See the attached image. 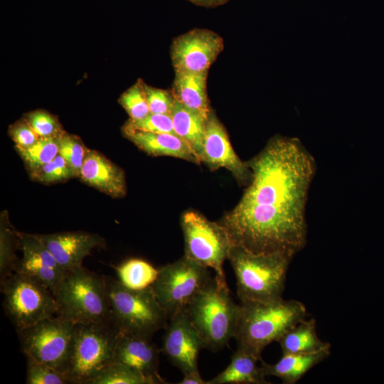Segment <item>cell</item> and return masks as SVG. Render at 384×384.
I'll use <instances>...</instances> for the list:
<instances>
[{
    "label": "cell",
    "mask_w": 384,
    "mask_h": 384,
    "mask_svg": "<svg viewBox=\"0 0 384 384\" xmlns=\"http://www.w3.org/2000/svg\"><path fill=\"white\" fill-rule=\"evenodd\" d=\"M246 162L251 181L218 222L234 245L294 256L307 242L306 207L316 171L314 157L299 139L277 134Z\"/></svg>",
    "instance_id": "1"
},
{
    "label": "cell",
    "mask_w": 384,
    "mask_h": 384,
    "mask_svg": "<svg viewBox=\"0 0 384 384\" xmlns=\"http://www.w3.org/2000/svg\"><path fill=\"white\" fill-rule=\"evenodd\" d=\"M307 316L299 301L282 297L270 302L240 303V312L234 338L237 348L259 358L266 346L279 340Z\"/></svg>",
    "instance_id": "2"
},
{
    "label": "cell",
    "mask_w": 384,
    "mask_h": 384,
    "mask_svg": "<svg viewBox=\"0 0 384 384\" xmlns=\"http://www.w3.org/2000/svg\"><path fill=\"white\" fill-rule=\"evenodd\" d=\"M293 255L284 252L257 253L234 245L228 260L240 302H270L282 298Z\"/></svg>",
    "instance_id": "3"
},
{
    "label": "cell",
    "mask_w": 384,
    "mask_h": 384,
    "mask_svg": "<svg viewBox=\"0 0 384 384\" xmlns=\"http://www.w3.org/2000/svg\"><path fill=\"white\" fill-rule=\"evenodd\" d=\"M185 311L206 348L217 351L234 338L240 304L233 299L227 284L214 277L194 297Z\"/></svg>",
    "instance_id": "4"
},
{
    "label": "cell",
    "mask_w": 384,
    "mask_h": 384,
    "mask_svg": "<svg viewBox=\"0 0 384 384\" xmlns=\"http://www.w3.org/2000/svg\"><path fill=\"white\" fill-rule=\"evenodd\" d=\"M54 296L57 317L74 324L112 322L105 277L83 267L68 272Z\"/></svg>",
    "instance_id": "5"
},
{
    "label": "cell",
    "mask_w": 384,
    "mask_h": 384,
    "mask_svg": "<svg viewBox=\"0 0 384 384\" xmlns=\"http://www.w3.org/2000/svg\"><path fill=\"white\" fill-rule=\"evenodd\" d=\"M105 277L112 321L120 332L151 338L155 332L165 329L168 315L156 300L151 287L134 290L124 286L118 279Z\"/></svg>",
    "instance_id": "6"
},
{
    "label": "cell",
    "mask_w": 384,
    "mask_h": 384,
    "mask_svg": "<svg viewBox=\"0 0 384 384\" xmlns=\"http://www.w3.org/2000/svg\"><path fill=\"white\" fill-rule=\"evenodd\" d=\"M112 322L75 324L67 377L70 383L89 384L114 362L120 335Z\"/></svg>",
    "instance_id": "7"
},
{
    "label": "cell",
    "mask_w": 384,
    "mask_h": 384,
    "mask_svg": "<svg viewBox=\"0 0 384 384\" xmlns=\"http://www.w3.org/2000/svg\"><path fill=\"white\" fill-rule=\"evenodd\" d=\"M180 223L184 239V256L215 271V277L227 284L223 270L234 245L226 229L194 210L185 211Z\"/></svg>",
    "instance_id": "8"
},
{
    "label": "cell",
    "mask_w": 384,
    "mask_h": 384,
    "mask_svg": "<svg viewBox=\"0 0 384 384\" xmlns=\"http://www.w3.org/2000/svg\"><path fill=\"white\" fill-rule=\"evenodd\" d=\"M5 314L16 331L55 316L56 301L41 282L26 274L14 272L1 284Z\"/></svg>",
    "instance_id": "9"
},
{
    "label": "cell",
    "mask_w": 384,
    "mask_h": 384,
    "mask_svg": "<svg viewBox=\"0 0 384 384\" xmlns=\"http://www.w3.org/2000/svg\"><path fill=\"white\" fill-rule=\"evenodd\" d=\"M75 326L70 321L53 316L17 331L21 350L26 357L46 364L66 375Z\"/></svg>",
    "instance_id": "10"
},
{
    "label": "cell",
    "mask_w": 384,
    "mask_h": 384,
    "mask_svg": "<svg viewBox=\"0 0 384 384\" xmlns=\"http://www.w3.org/2000/svg\"><path fill=\"white\" fill-rule=\"evenodd\" d=\"M212 278L208 268L186 256L159 269L151 290L168 317L184 311Z\"/></svg>",
    "instance_id": "11"
},
{
    "label": "cell",
    "mask_w": 384,
    "mask_h": 384,
    "mask_svg": "<svg viewBox=\"0 0 384 384\" xmlns=\"http://www.w3.org/2000/svg\"><path fill=\"white\" fill-rule=\"evenodd\" d=\"M224 49L223 38L205 28H194L174 38L170 54L175 72H208Z\"/></svg>",
    "instance_id": "12"
},
{
    "label": "cell",
    "mask_w": 384,
    "mask_h": 384,
    "mask_svg": "<svg viewBox=\"0 0 384 384\" xmlns=\"http://www.w3.org/2000/svg\"><path fill=\"white\" fill-rule=\"evenodd\" d=\"M164 329L161 352L183 374L199 372L198 355L206 346L186 311L169 318Z\"/></svg>",
    "instance_id": "13"
},
{
    "label": "cell",
    "mask_w": 384,
    "mask_h": 384,
    "mask_svg": "<svg viewBox=\"0 0 384 384\" xmlns=\"http://www.w3.org/2000/svg\"><path fill=\"white\" fill-rule=\"evenodd\" d=\"M201 161L210 170L225 168L240 185L247 186L251 181L250 169L235 153L224 126L213 112L206 121Z\"/></svg>",
    "instance_id": "14"
},
{
    "label": "cell",
    "mask_w": 384,
    "mask_h": 384,
    "mask_svg": "<svg viewBox=\"0 0 384 384\" xmlns=\"http://www.w3.org/2000/svg\"><path fill=\"white\" fill-rule=\"evenodd\" d=\"M17 234L18 248L22 251L23 256L18 259L14 272L26 274L37 279L55 294L68 272L59 265L36 234Z\"/></svg>",
    "instance_id": "15"
},
{
    "label": "cell",
    "mask_w": 384,
    "mask_h": 384,
    "mask_svg": "<svg viewBox=\"0 0 384 384\" xmlns=\"http://www.w3.org/2000/svg\"><path fill=\"white\" fill-rule=\"evenodd\" d=\"M36 235L66 272L82 267L84 258L91 250L104 245L98 235L83 231Z\"/></svg>",
    "instance_id": "16"
},
{
    "label": "cell",
    "mask_w": 384,
    "mask_h": 384,
    "mask_svg": "<svg viewBox=\"0 0 384 384\" xmlns=\"http://www.w3.org/2000/svg\"><path fill=\"white\" fill-rule=\"evenodd\" d=\"M161 349L151 338L120 333L114 354V362L123 363L147 376L166 382L159 373Z\"/></svg>",
    "instance_id": "17"
},
{
    "label": "cell",
    "mask_w": 384,
    "mask_h": 384,
    "mask_svg": "<svg viewBox=\"0 0 384 384\" xmlns=\"http://www.w3.org/2000/svg\"><path fill=\"white\" fill-rule=\"evenodd\" d=\"M79 177L87 184L114 198L126 193L123 170L100 153L87 149Z\"/></svg>",
    "instance_id": "18"
},
{
    "label": "cell",
    "mask_w": 384,
    "mask_h": 384,
    "mask_svg": "<svg viewBox=\"0 0 384 384\" xmlns=\"http://www.w3.org/2000/svg\"><path fill=\"white\" fill-rule=\"evenodd\" d=\"M122 130L129 141L148 154L171 156L201 164L189 145L176 134L148 132L124 127Z\"/></svg>",
    "instance_id": "19"
},
{
    "label": "cell",
    "mask_w": 384,
    "mask_h": 384,
    "mask_svg": "<svg viewBox=\"0 0 384 384\" xmlns=\"http://www.w3.org/2000/svg\"><path fill=\"white\" fill-rule=\"evenodd\" d=\"M208 72H175L171 92L174 99L186 108L206 118L212 112L208 98Z\"/></svg>",
    "instance_id": "20"
},
{
    "label": "cell",
    "mask_w": 384,
    "mask_h": 384,
    "mask_svg": "<svg viewBox=\"0 0 384 384\" xmlns=\"http://www.w3.org/2000/svg\"><path fill=\"white\" fill-rule=\"evenodd\" d=\"M259 358L237 348L229 365L219 374L207 380L206 384H267L262 367L257 365Z\"/></svg>",
    "instance_id": "21"
},
{
    "label": "cell",
    "mask_w": 384,
    "mask_h": 384,
    "mask_svg": "<svg viewBox=\"0 0 384 384\" xmlns=\"http://www.w3.org/2000/svg\"><path fill=\"white\" fill-rule=\"evenodd\" d=\"M331 353V348L309 354H282L274 364L261 361V366L266 376H275L284 384H295L308 371L321 363Z\"/></svg>",
    "instance_id": "22"
},
{
    "label": "cell",
    "mask_w": 384,
    "mask_h": 384,
    "mask_svg": "<svg viewBox=\"0 0 384 384\" xmlns=\"http://www.w3.org/2000/svg\"><path fill=\"white\" fill-rule=\"evenodd\" d=\"M282 354H309L331 348V344L320 339L316 333L314 319L297 324L279 340Z\"/></svg>",
    "instance_id": "23"
},
{
    "label": "cell",
    "mask_w": 384,
    "mask_h": 384,
    "mask_svg": "<svg viewBox=\"0 0 384 384\" xmlns=\"http://www.w3.org/2000/svg\"><path fill=\"white\" fill-rule=\"evenodd\" d=\"M171 117L175 134L189 145L201 161L208 119L183 106L176 100Z\"/></svg>",
    "instance_id": "24"
},
{
    "label": "cell",
    "mask_w": 384,
    "mask_h": 384,
    "mask_svg": "<svg viewBox=\"0 0 384 384\" xmlns=\"http://www.w3.org/2000/svg\"><path fill=\"white\" fill-rule=\"evenodd\" d=\"M118 280L126 287L142 290L150 287L157 278L159 269L142 259L127 260L116 267Z\"/></svg>",
    "instance_id": "25"
},
{
    "label": "cell",
    "mask_w": 384,
    "mask_h": 384,
    "mask_svg": "<svg viewBox=\"0 0 384 384\" xmlns=\"http://www.w3.org/2000/svg\"><path fill=\"white\" fill-rule=\"evenodd\" d=\"M161 380L118 362H113L97 375L89 384H161Z\"/></svg>",
    "instance_id": "26"
},
{
    "label": "cell",
    "mask_w": 384,
    "mask_h": 384,
    "mask_svg": "<svg viewBox=\"0 0 384 384\" xmlns=\"http://www.w3.org/2000/svg\"><path fill=\"white\" fill-rule=\"evenodd\" d=\"M58 137H39L34 144L28 147L16 146L30 171L41 168L58 154Z\"/></svg>",
    "instance_id": "27"
},
{
    "label": "cell",
    "mask_w": 384,
    "mask_h": 384,
    "mask_svg": "<svg viewBox=\"0 0 384 384\" xmlns=\"http://www.w3.org/2000/svg\"><path fill=\"white\" fill-rule=\"evenodd\" d=\"M144 82L142 80L139 79L124 92L119 99V104L129 116V119H142L150 113Z\"/></svg>",
    "instance_id": "28"
},
{
    "label": "cell",
    "mask_w": 384,
    "mask_h": 384,
    "mask_svg": "<svg viewBox=\"0 0 384 384\" xmlns=\"http://www.w3.org/2000/svg\"><path fill=\"white\" fill-rule=\"evenodd\" d=\"M58 154L70 166L76 176H79L87 149L76 136L65 132L58 137Z\"/></svg>",
    "instance_id": "29"
},
{
    "label": "cell",
    "mask_w": 384,
    "mask_h": 384,
    "mask_svg": "<svg viewBox=\"0 0 384 384\" xmlns=\"http://www.w3.org/2000/svg\"><path fill=\"white\" fill-rule=\"evenodd\" d=\"M31 176L34 180L44 183L62 181L76 176L73 169L60 154L41 168L31 171Z\"/></svg>",
    "instance_id": "30"
},
{
    "label": "cell",
    "mask_w": 384,
    "mask_h": 384,
    "mask_svg": "<svg viewBox=\"0 0 384 384\" xmlns=\"http://www.w3.org/2000/svg\"><path fill=\"white\" fill-rule=\"evenodd\" d=\"M26 384H66L68 377L49 366L26 357Z\"/></svg>",
    "instance_id": "31"
},
{
    "label": "cell",
    "mask_w": 384,
    "mask_h": 384,
    "mask_svg": "<svg viewBox=\"0 0 384 384\" xmlns=\"http://www.w3.org/2000/svg\"><path fill=\"white\" fill-rule=\"evenodd\" d=\"M17 233H12L4 226L1 229L0 280L1 284L14 272L18 259L14 254L15 240Z\"/></svg>",
    "instance_id": "32"
},
{
    "label": "cell",
    "mask_w": 384,
    "mask_h": 384,
    "mask_svg": "<svg viewBox=\"0 0 384 384\" xmlns=\"http://www.w3.org/2000/svg\"><path fill=\"white\" fill-rule=\"evenodd\" d=\"M25 119L39 137H58L65 132L58 119L46 111L31 112Z\"/></svg>",
    "instance_id": "33"
},
{
    "label": "cell",
    "mask_w": 384,
    "mask_h": 384,
    "mask_svg": "<svg viewBox=\"0 0 384 384\" xmlns=\"http://www.w3.org/2000/svg\"><path fill=\"white\" fill-rule=\"evenodd\" d=\"M124 127L154 133L175 134L171 115L149 113L139 120L128 119Z\"/></svg>",
    "instance_id": "34"
},
{
    "label": "cell",
    "mask_w": 384,
    "mask_h": 384,
    "mask_svg": "<svg viewBox=\"0 0 384 384\" xmlns=\"http://www.w3.org/2000/svg\"><path fill=\"white\" fill-rule=\"evenodd\" d=\"M150 113L171 115L175 99L171 90L154 87L144 82Z\"/></svg>",
    "instance_id": "35"
},
{
    "label": "cell",
    "mask_w": 384,
    "mask_h": 384,
    "mask_svg": "<svg viewBox=\"0 0 384 384\" xmlns=\"http://www.w3.org/2000/svg\"><path fill=\"white\" fill-rule=\"evenodd\" d=\"M9 134L18 147H28L39 138L25 118L9 127Z\"/></svg>",
    "instance_id": "36"
},
{
    "label": "cell",
    "mask_w": 384,
    "mask_h": 384,
    "mask_svg": "<svg viewBox=\"0 0 384 384\" xmlns=\"http://www.w3.org/2000/svg\"><path fill=\"white\" fill-rule=\"evenodd\" d=\"M183 378L178 383V384H206L199 372L188 373L183 374Z\"/></svg>",
    "instance_id": "37"
},
{
    "label": "cell",
    "mask_w": 384,
    "mask_h": 384,
    "mask_svg": "<svg viewBox=\"0 0 384 384\" xmlns=\"http://www.w3.org/2000/svg\"><path fill=\"white\" fill-rule=\"evenodd\" d=\"M196 6L207 8L217 7L228 3L230 0H187Z\"/></svg>",
    "instance_id": "38"
}]
</instances>
